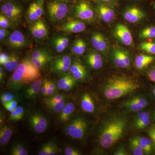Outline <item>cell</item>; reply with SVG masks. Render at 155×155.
<instances>
[{"label": "cell", "instance_id": "cell-52", "mask_svg": "<svg viewBox=\"0 0 155 155\" xmlns=\"http://www.w3.org/2000/svg\"><path fill=\"white\" fill-rule=\"evenodd\" d=\"M114 155H126L127 153L124 148H120L117 150L114 153Z\"/></svg>", "mask_w": 155, "mask_h": 155}, {"label": "cell", "instance_id": "cell-61", "mask_svg": "<svg viewBox=\"0 0 155 155\" xmlns=\"http://www.w3.org/2000/svg\"><path fill=\"white\" fill-rule=\"evenodd\" d=\"M153 8L155 10V2L153 4Z\"/></svg>", "mask_w": 155, "mask_h": 155}, {"label": "cell", "instance_id": "cell-43", "mask_svg": "<svg viewBox=\"0 0 155 155\" xmlns=\"http://www.w3.org/2000/svg\"><path fill=\"white\" fill-rule=\"evenodd\" d=\"M64 99V95L61 94H58L45 99L44 102L45 104H49L58 102Z\"/></svg>", "mask_w": 155, "mask_h": 155}, {"label": "cell", "instance_id": "cell-12", "mask_svg": "<svg viewBox=\"0 0 155 155\" xmlns=\"http://www.w3.org/2000/svg\"><path fill=\"white\" fill-rule=\"evenodd\" d=\"M114 36L125 45H131L133 43V38L129 28L127 26L118 23L115 26L114 32Z\"/></svg>", "mask_w": 155, "mask_h": 155}, {"label": "cell", "instance_id": "cell-56", "mask_svg": "<svg viewBox=\"0 0 155 155\" xmlns=\"http://www.w3.org/2000/svg\"><path fill=\"white\" fill-rule=\"evenodd\" d=\"M48 87L53 89H55V85L54 83L50 81H48Z\"/></svg>", "mask_w": 155, "mask_h": 155}, {"label": "cell", "instance_id": "cell-57", "mask_svg": "<svg viewBox=\"0 0 155 155\" xmlns=\"http://www.w3.org/2000/svg\"><path fill=\"white\" fill-rule=\"evenodd\" d=\"M8 102L10 103V104L11 105L12 107L14 108V109L17 107V103L16 101H14V100H13L10 101Z\"/></svg>", "mask_w": 155, "mask_h": 155}, {"label": "cell", "instance_id": "cell-47", "mask_svg": "<svg viewBox=\"0 0 155 155\" xmlns=\"http://www.w3.org/2000/svg\"><path fill=\"white\" fill-rule=\"evenodd\" d=\"M10 55L6 53L1 52L0 54V64L4 66L5 64L8 60Z\"/></svg>", "mask_w": 155, "mask_h": 155}, {"label": "cell", "instance_id": "cell-24", "mask_svg": "<svg viewBox=\"0 0 155 155\" xmlns=\"http://www.w3.org/2000/svg\"><path fill=\"white\" fill-rule=\"evenodd\" d=\"M43 82L42 79L40 78L32 82L30 86L25 91L26 97L28 98L35 97L41 89Z\"/></svg>", "mask_w": 155, "mask_h": 155}, {"label": "cell", "instance_id": "cell-37", "mask_svg": "<svg viewBox=\"0 0 155 155\" xmlns=\"http://www.w3.org/2000/svg\"><path fill=\"white\" fill-rule=\"evenodd\" d=\"M140 50L144 51L149 54H155V43L151 42H145L138 45Z\"/></svg>", "mask_w": 155, "mask_h": 155}, {"label": "cell", "instance_id": "cell-16", "mask_svg": "<svg viewBox=\"0 0 155 155\" xmlns=\"http://www.w3.org/2000/svg\"><path fill=\"white\" fill-rule=\"evenodd\" d=\"M124 19L129 23H135L139 22L145 16L144 12L140 8L135 6H128L123 13Z\"/></svg>", "mask_w": 155, "mask_h": 155}, {"label": "cell", "instance_id": "cell-38", "mask_svg": "<svg viewBox=\"0 0 155 155\" xmlns=\"http://www.w3.org/2000/svg\"><path fill=\"white\" fill-rule=\"evenodd\" d=\"M16 26V24L8 18V17L1 14L0 15V27L1 28H14Z\"/></svg>", "mask_w": 155, "mask_h": 155}, {"label": "cell", "instance_id": "cell-14", "mask_svg": "<svg viewBox=\"0 0 155 155\" xmlns=\"http://www.w3.org/2000/svg\"><path fill=\"white\" fill-rule=\"evenodd\" d=\"M86 28V25L79 19H69L63 23L60 30L70 33H78L82 32Z\"/></svg>", "mask_w": 155, "mask_h": 155}, {"label": "cell", "instance_id": "cell-48", "mask_svg": "<svg viewBox=\"0 0 155 155\" xmlns=\"http://www.w3.org/2000/svg\"><path fill=\"white\" fill-rule=\"evenodd\" d=\"M48 88V80L45 79L44 80L42 85L41 91L43 95L44 96H47V91Z\"/></svg>", "mask_w": 155, "mask_h": 155}, {"label": "cell", "instance_id": "cell-2", "mask_svg": "<svg viewBox=\"0 0 155 155\" xmlns=\"http://www.w3.org/2000/svg\"><path fill=\"white\" fill-rule=\"evenodd\" d=\"M139 87L138 84L130 78L116 76L107 81L104 93L108 99H116L132 92Z\"/></svg>", "mask_w": 155, "mask_h": 155}, {"label": "cell", "instance_id": "cell-20", "mask_svg": "<svg viewBox=\"0 0 155 155\" xmlns=\"http://www.w3.org/2000/svg\"><path fill=\"white\" fill-rule=\"evenodd\" d=\"M69 71L70 74L76 80H84L87 75V71L85 67L77 60L72 61Z\"/></svg>", "mask_w": 155, "mask_h": 155}, {"label": "cell", "instance_id": "cell-32", "mask_svg": "<svg viewBox=\"0 0 155 155\" xmlns=\"http://www.w3.org/2000/svg\"><path fill=\"white\" fill-rule=\"evenodd\" d=\"M31 58L38 59H48L51 61L54 58L47 50L43 48H39L34 50L31 54Z\"/></svg>", "mask_w": 155, "mask_h": 155}, {"label": "cell", "instance_id": "cell-4", "mask_svg": "<svg viewBox=\"0 0 155 155\" xmlns=\"http://www.w3.org/2000/svg\"><path fill=\"white\" fill-rule=\"evenodd\" d=\"M22 12V7L14 0H8L1 5V14L8 17L15 24L20 21Z\"/></svg>", "mask_w": 155, "mask_h": 155}, {"label": "cell", "instance_id": "cell-51", "mask_svg": "<svg viewBox=\"0 0 155 155\" xmlns=\"http://www.w3.org/2000/svg\"><path fill=\"white\" fill-rule=\"evenodd\" d=\"M149 135L150 138L151 139L153 143H154L155 145V129L154 128H151L149 131Z\"/></svg>", "mask_w": 155, "mask_h": 155}, {"label": "cell", "instance_id": "cell-64", "mask_svg": "<svg viewBox=\"0 0 155 155\" xmlns=\"http://www.w3.org/2000/svg\"><path fill=\"white\" fill-rule=\"evenodd\" d=\"M154 128L155 129V126H154Z\"/></svg>", "mask_w": 155, "mask_h": 155}, {"label": "cell", "instance_id": "cell-63", "mask_svg": "<svg viewBox=\"0 0 155 155\" xmlns=\"http://www.w3.org/2000/svg\"><path fill=\"white\" fill-rule=\"evenodd\" d=\"M2 1H3V0H1V2H2Z\"/></svg>", "mask_w": 155, "mask_h": 155}, {"label": "cell", "instance_id": "cell-29", "mask_svg": "<svg viewBox=\"0 0 155 155\" xmlns=\"http://www.w3.org/2000/svg\"><path fill=\"white\" fill-rule=\"evenodd\" d=\"M13 130L7 125H5L0 130V143L2 146L5 145L10 140L12 135Z\"/></svg>", "mask_w": 155, "mask_h": 155}, {"label": "cell", "instance_id": "cell-5", "mask_svg": "<svg viewBox=\"0 0 155 155\" xmlns=\"http://www.w3.org/2000/svg\"><path fill=\"white\" fill-rule=\"evenodd\" d=\"M47 11L50 20L53 22H57L67 16L69 7L65 3L57 0L48 3Z\"/></svg>", "mask_w": 155, "mask_h": 155}, {"label": "cell", "instance_id": "cell-42", "mask_svg": "<svg viewBox=\"0 0 155 155\" xmlns=\"http://www.w3.org/2000/svg\"><path fill=\"white\" fill-rule=\"evenodd\" d=\"M11 154L13 155H27L28 153L21 145L15 146L11 150Z\"/></svg>", "mask_w": 155, "mask_h": 155}, {"label": "cell", "instance_id": "cell-62", "mask_svg": "<svg viewBox=\"0 0 155 155\" xmlns=\"http://www.w3.org/2000/svg\"><path fill=\"white\" fill-rule=\"evenodd\" d=\"M154 118H155V113H154Z\"/></svg>", "mask_w": 155, "mask_h": 155}, {"label": "cell", "instance_id": "cell-36", "mask_svg": "<svg viewBox=\"0 0 155 155\" xmlns=\"http://www.w3.org/2000/svg\"><path fill=\"white\" fill-rule=\"evenodd\" d=\"M24 111L23 108L21 107H17L11 112L10 119L11 121H18L21 120L24 116Z\"/></svg>", "mask_w": 155, "mask_h": 155}, {"label": "cell", "instance_id": "cell-17", "mask_svg": "<svg viewBox=\"0 0 155 155\" xmlns=\"http://www.w3.org/2000/svg\"><path fill=\"white\" fill-rule=\"evenodd\" d=\"M31 126L35 133L41 134L44 132L48 126V121L46 118L40 114H32L29 119Z\"/></svg>", "mask_w": 155, "mask_h": 155}, {"label": "cell", "instance_id": "cell-44", "mask_svg": "<svg viewBox=\"0 0 155 155\" xmlns=\"http://www.w3.org/2000/svg\"><path fill=\"white\" fill-rule=\"evenodd\" d=\"M14 94L8 92L5 93L1 95V101L3 104H5L14 100Z\"/></svg>", "mask_w": 155, "mask_h": 155}, {"label": "cell", "instance_id": "cell-58", "mask_svg": "<svg viewBox=\"0 0 155 155\" xmlns=\"http://www.w3.org/2000/svg\"><path fill=\"white\" fill-rule=\"evenodd\" d=\"M4 77V70H3L2 67H0V80H1V81H3Z\"/></svg>", "mask_w": 155, "mask_h": 155}, {"label": "cell", "instance_id": "cell-34", "mask_svg": "<svg viewBox=\"0 0 155 155\" xmlns=\"http://www.w3.org/2000/svg\"><path fill=\"white\" fill-rule=\"evenodd\" d=\"M140 141L144 153L146 155L151 153L153 151V142L151 139L139 137Z\"/></svg>", "mask_w": 155, "mask_h": 155}, {"label": "cell", "instance_id": "cell-27", "mask_svg": "<svg viewBox=\"0 0 155 155\" xmlns=\"http://www.w3.org/2000/svg\"><path fill=\"white\" fill-rule=\"evenodd\" d=\"M81 107L82 110L87 113H93L94 112V103L91 97L88 94H84L82 96L81 100Z\"/></svg>", "mask_w": 155, "mask_h": 155}, {"label": "cell", "instance_id": "cell-31", "mask_svg": "<svg viewBox=\"0 0 155 155\" xmlns=\"http://www.w3.org/2000/svg\"><path fill=\"white\" fill-rule=\"evenodd\" d=\"M58 147L53 142L47 143L43 144L38 153L39 155H54L58 153Z\"/></svg>", "mask_w": 155, "mask_h": 155}, {"label": "cell", "instance_id": "cell-3", "mask_svg": "<svg viewBox=\"0 0 155 155\" xmlns=\"http://www.w3.org/2000/svg\"><path fill=\"white\" fill-rule=\"evenodd\" d=\"M126 121L117 118L108 122L100 135V143L104 148H109L122 137L126 126Z\"/></svg>", "mask_w": 155, "mask_h": 155}, {"label": "cell", "instance_id": "cell-53", "mask_svg": "<svg viewBox=\"0 0 155 155\" xmlns=\"http://www.w3.org/2000/svg\"><path fill=\"white\" fill-rule=\"evenodd\" d=\"M3 104L4 107H5V108L8 111L11 112V113L14 110V109L12 107V106H11V105L10 104V103L9 102L5 103V104Z\"/></svg>", "mask_w": 155, "mask_h": 155}, {"label": "cell", "instance_id": "cell-13", "mask_svg": "<svg viewBox=\"0 0 155 155\" xmlns=\"http://www.w3.org/2000/svg\"><path fill=\"white\" fill-rule=\"evenodd\" d=\"M45 0H35L30 4L27 10V19L30 22H35L41 19L44 13Z\"/></svg>", "mask_w": 155, "mask_h": 155}, {"label": "cell", "instance_id": "cell-1", "mask_svg": "<svg viewBox=\"0 0 155 155\" xmlns=\"http://www.w3.org/2000/svg\"><path fill=\"white\" fill-rule=\"evenodd\" d=\"M41 77L39 69L33 65L30 59L25 58L14 70L9 80V84L12 88L17 89L32 83Z\"/></svg>", "mask_w": 155, "mask_h": 155}, {"label": "cell", "instance_id": "cell-55", "mask_svg": "<svg viewBox=\"0 0 155 155\" xmlns=\"http://www.w3.org/2000/svg\"><path fill=\"white\" fill-rule=\"evenodd\" d=\"M55 90L50 88L48 87L47 91V96H51L54 93Z\"/></svg>", "mask_w": 155, "mask_h": 155}, {"label": "cell", "instance_id": "cell-7", "mask_svg": "<svg viewBox=\"0 0 155 155\" xmlns=\"http://www.w3.org/2000/svg\"><path fill=\"white\" fill-rule=\"evenodd\" d=\"M5 44L12 49L19 50L30 46V40L19 30H15L6 39Z\"/></svg>", "mask_w": 155, "mask_h": 155}, {"label": "cell", "instance_id": "cell-39", "mask_svg": "<svg viewBox=\"0 0 155 155\" xmlns=\"http://www.w3.org/2000/svg\"><path fill=\"white\" fill-rule=\"evenodd\" d=\"M75 79L71 74H64L62 77L58 80V87L60 90H64V87L66 86L71 81Z\"/></svg>", "mask_w": 155, "mask_h": 155}, {"label": "cell", "instance_id": "cell-45", "mask_svg": "<svg viewBox=\"0 0 155 155\" xmlns=\"http://www.w3.org/2000/svg\"><path fill=\"white\" fill-rule=\"evenodd\" d=\"M12 32L7 28H0V40H4L8 38Z\"/></svg>", "mask_w": 155, "mask_h": 155}, {"label": "cell", "instance_id": "cell-50", "mask_svg": "<svg viewBox=\"0 0 155 155\" xmlns=\"http://www.w3.org/2000/svg\"><path fill=\"white\" fill-rule=\"evenodd\" d=\"M148 77L150 80L155 82V67L149 72Z\"/></svg>", "mask_w": 155, "mask_h": 155}, {"label": "cell", "instance_id": "cell-18", "mask_svg": "<svg viewBox=\"0 0 155 155\" xmlns=\"http://www.w3.org/2000/svg\"><path fill=\"white\" fill-rule=\"evenodd\" d=\"M84 60L91 68L95 70L101 68L104 64L101 56L96 50L87 51L84 57Z\"/></svg>", "mask_w": 155, "mask_h": 155}, {"label": "cell", "instance_id": "cell-33", "mask_svg": "<svg viewBox=\"0 0 155 155\" xmlns=\"http://www.w3.org/2000/svg\"><path fill=\"white\" fill-rule=\"evenodd\" d=\"M130 148L134 155H143L144 154L139 137H134L130 140Z\"/></svg>", "mask_w": 155, "mask_h": 155}, {"label": "cell", "instance_id": "cell-23", "mask_svg": "<svg viewBox=\"0 0 155 155\" xmlns=\"http://www.w3.org/2000/svg\"><path fill=\"white\" fill-rule=\"evenodd\" d=\"M150 115L147 112H142L139 113L134 120V127L138 130L144 129L149 125Z\"/></svg>", "mask_w": 155, "mask_h": 155}, {"label": "cell", "instance_id": "cell-59", "mask_svg": "<svg viewBox=\"0 0 155 155\" xmlns=\"http://www.w3.org/2000/svg\"><path fill=\"white\" fill-rule=\"evenodd\" d=\"M153 94L154 96L155 97V87L154 88H153Z\"/></svg>", "mask_w": 155, "mask_h": 155}, {"label": "cell", "instance_id": "cell-35", "mask_svg": "<svg viewBox=\"0 0 155 155\" xmlns=\"http://www.w3.org/2000/svg\"><path fill=\"white\" fill-rule=\"evenodd\" d=\"M140 39L155 38V26H150L143 28L139 34Z\"/></svg>", "mask_w": 155, "mask_h": 155}, {"label": "cell", "instance_id": "cell-30", "mask_svg": "<svg viewBox=\"0 0 155 155\" xmlns=\"http://www.w3.org/2000/svg\"><path fill=\"white\" fill-rule=\"evenodd\" d=\"M19 60V56L18 54L15 53L11 54L8 60L4 65L5 69L9 72L14 71L20 63Z\"/></svg>", "mask_w": 155, "mask_h": 155}, {"label": "cell", "instance_id": "cell-60", "mask_svg": "<svg viewBox=\"0 0 155 155\" xmlns=\"http://www.w3.org/2000/svg\"><path fill=\"white\" fill-rule=\"evenodd\" d=\"M57 1H61V2H67V1H70V0H57Z\"/></svg>", "mask_w": 155, "mask_h": 155}, {"label": "cell", "instance_id": "cell-54", "mask_svg": "<svg viewBox=\"0 0 155 155\" xmlns=\"http://www.w3.org/2000/svg\"><path fill=\"white\" fill-rule=\"evenodd\" d=\"M97 2L114 5V3L116 2L117 0H97Z\"/></svg>", "mask_w": 155, "mask_h": 155}, {"label": "cell", "instance_id": "cell-49", "mask_svg": "<svg viewBox=\"0 0 155 155\" xmlns=\"http://www.w3.org/2000/svg\"><path fill=\"white\" fill-rule=\"evenodd\" d=\"M75 81L76 80L75 79H73V80L71 81L70 82L66 84V86L64 87V90H65V91H69L75 85Z\"/></svg>", "mask_w": 155, "mask_h": 155}, {"label": "cell", "instance_id": "cell-41", "mask_svg": "<svg viewBox=\"0 0 155 155\" xmlns=\"http://www.w3.org/2000/svg\"><path fill=\"white\" fill-rule=\"evenodd\" d=\"M30 59L33 65L39 69L44 68L49 62L51 61L48 59H38L31 58Z\"/></svg>", "mask_w": 155, "mask_h": 155}, {"label": "cell", "instance_id": "cell-9", "mask_svg": "<svg viewBox=\"0 0 155 155\" xmlns=\"http://www.w3.org/2000/svg\"><path fill=\"white\" fill-rule=\"evenodd\" d=\"M72 63V58L68 54L53 58L51 69L56 74H64L69 71Z\"/></svg>", "mask_w": 155, "mask_h": 155}, {"label": "cell", "instance_id": "cell-6", "mask_svg": "<svg viewBox=\"0 0 155 155\" xmlns=\"http://www.w3.org/2000/svg\"><path fill=\"white\" fill-rule=\"evenodd\" d=\"M86 120L82 117H77L72 120L65 129L66 133L76 139L83 138L87 128Z\"/></svg>", "mask_w": 155, "mask_h": 155}, {"label": "cell", "instance_id": "cell-15", "mask_svg": "<svg viewBox=\"0 0 155 155\" xmlns=\"http://www.w3.org/2000/svg\"><path fill=\"white\" fill-rule=\"evenodd\" d=\"M97 8L100 18L103 21L109 23L114 20L115 16L114 5L97 2Z\"/></svg>", "mask_w": 155, "mask_h": 155}, {"label": "cell", "instance_id": "cell-11", "mask_svg": "<svg viewBox=\"0 0 155 155\" xmlns=\"http://www.w3.org/2000/svg\"><path fill=\"white\" fill-rule=\"evenodd\" d=\"M31 35L36 39L44 40L48 36L49 30L45 22L40 19L33 22L29 28Z\"/></svg>", "mask_w": 155, "mask_h": 155}, {"label": "cell", "instance_id": "cell-10", "mask_svg": "<svg viewBox=\"0 0 155 155\" xmlns=\"http://www.w3.org/2000/svg\"><path fill=\"white\" fill-rule=\"evenodd\" d=\"M112 54L113 61L116 67L122 69L130 67L131 64L130 56L125 49L121 47L114 48Z\"/></svg>", "mask_w": 155, "mask_h": 155}, {"label": "cell", "instance_id": "cell-26", "mask_svg": "<svg viewBox=\"0 0 155 155\" xmlns=\"http://www.w3.org/2000/svg\"><path fill=\"white\" fill-rule=\"evenodd\" d=\"M86 42L82 39H76L70 47V50L73 54L77 56L83 54L86 50Z\"/></svg>", "mask_w": 155, "mask_h": 155}, {"label": "cell", "instance_id": "cell-25", "mask_svg": "<svg viewBox=\"0 0 155 155\" xmlns=\"http://www.w3.org/2000/svg\"><path fill=\"white\" fill-rule=\"evenodd\" d=\"M153 56L145 54H140L137 56L135 60L136 67L141 70L147 67L154 60Z\"/></svg>", "mask_w": 155, "mask_h": 155}, {"label": "cell", "instance_id": "cell-28", "mask_svg": "<svg viewBox=\"0 0 155 155\" xmlns=\"http://www.w3.org/2000/svg\"><path fill=\"white\" fill-rule=\"evenodd\" d=\"M75 110V107L72 103H68L65 106L63 110L61 112L60 114V121L63 122H68L70 119L72 114Z\"/></svg>", "mask_w": 155, "mask_h": 155}, {"label": "cell", "instance_id": "cell-22", "mask_svg": "<svg viewBox=\"0 0 155 155\" xmlns=\"http://www.w3.org/2000/svg\"><path fill=\"white\" fill-rule=\"evenodd\" d=\"M51 43L56 52L61 53L69 46V38L64 35H56L52 38Z\"/></svg>", "mask_w": 155, "mask_h": 155}, {"label": "cell", "instance_id": "cell-19", "mask_svg": "<svg viewBox=\"0 0 155 155\" xmlns=\"http://www.w3.org/2000/svg\"><path fill=\"white\" fill-rule=\"evenodd\" d=\"M148 105V102L146 99L141 97H136L126 101L124 106L129 111L137 112L141 111Z\"/></svg>", "mask_w": 155, "mask_h": 155}, {"label": "cell", "instance_id": "cell-21", "mask_svg": "<svg viewBox=\"0 0 155 155\" xmlns=\"http://www.w3.org/2000/svg\"><path fill=\"white\" fill-rule=\"evenodd\" d=\"M91 41L93 47L98 51L105 53L107 51V40L101 33L100 32L93 33L91 35Z\"/></svg>", "mask_w": 155, "mask_h": 155}, {"label": "cell", "instance_id": "cell-8", "mask_svg": "<svg viewBox=\"0 0 155 155\" xmlns=\"http://www.w3.org/2000/svg\"><path fill=\"white\" fill-rule=\"evenodd\" d=\"M74 15L78 19L91 21L94 17V10L88 1L80 0L74 7Z\"/></svg>", "mask_w": 155, "mask_h": 155}, {"label": "cell", "instance_id": "cell-40", "mask_svg": "<svg viewBox=\"0 0 155 155\" xmlns=\"http://www.w3.org/2000/svg\"><path fill=\"white\" fill-rule=\"evenodd\" d=\"M46 105L47 106L50 110L57 113H60L65 107L66 104L64 99L58 102L47 104H46Z\"/></svg>", "mask_w": 155, "mask_h": 155}, {"label": "cell", "instance_id": "cell-46", "mask_svg": "<svg viewBox=\"0 0 155 155\" xmlns=\"http://www.w3.org/2000/svg\"><path fill=\"white\" fill-rule=\"evenodd\" d=\"M65 155H80L81 153L78 150L71 147H67L65 150Z\"/></svg>", "mask_w": 155, "mask_h": 155}]
</instances>
